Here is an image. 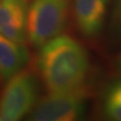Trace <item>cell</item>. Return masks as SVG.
<instances>
[{
  "mask_svg": "<svg viewBox=\"0 0 121 121\" xmlns=\"http://www.w3.org/2000/svg\"><path fill=\"white\" fill-rule=\"evenodd\" d=\"M36 66L48 92L64 93L84 86L89 58L79 41L60 35L40 47Z\"/></svg>",
  "mask_w": 121,
  "mask_h": 121,
  "instance_id": "obj_1",
  "label": "cell"
},
{
  "mask_svg": "<svg viewBox=\"0 0 121 121\" xmlns=\"http://www.w3.org/2000/svg\"><path fill=\"white\" fill-rule=\"evenodd\" d=\"M111 30L117 39H121V0H116L111 17Z\"/></svg>",
  "mask_w": 121,
  "mask_h": 121,
  "instance_id": "obj_9",
  "label": "cell"
},
{
  "mask_svg": "<svg viewBox=\"0 0 121 121\" xmlns=\"http://www.w3.org/2000/svg\"><path fill=\"white\" fill-rule=\"evenodd\" d=\"M88 90L84 86L64 93H50L35 105L29 115L33 121H75L86 112Z\"/></svg>",
  "mask_w": 121,
  "mask_h": 121,
  "instance_id": "obj_4",
  "label": "cell"
},
{
  "mask_svg": "<svg viewBox=\"0 0 121 121\" xmlns=\"http://www.w3.org/2000/svg\"><path fill=\"white\" fill-rule=\"evenodd\" d=\"M39 96L35 74L22 70L11 77L0 94V121H16L31 111Z\"/></svg>",
  "mask_w": 121,
  "mask_h": 121,
  "instance_id": "obj_3",
  "label": "cell"
},
{
  "mask_svg": "<svg viewBox=\"0 0 121 121\" xmlns=\"http://www.w3.org/2000/svg\"><path fill=\"white\" fill-rule=\"evenodd\" d=\"M28 0H0V35L24 43Z\"/></svg>",
  "mask_w": 121,
  "mask_h": 121,
  "instance_id": "obj_5",
  "label": "cell"
},
{
  "mask_svg": "<svg viewBox=\"0 0 121 121\" xmlns=\"http://www.w3.org/2000/svg\"><path fill=\"white\" fill-rule=\"evenodd\" d=\"M70 12V0H32L28 6L26 37L35 48L62 35Z\"/></svg>",
  "mask_w": 121,
  "mask_h": 121,
  "instance_id": "obj_2",
  "label": "cell"
},
{
  "mask_svg": "<svg viewBox=\"0 0 121 121\" xmlns=\"http://www.w3.org/2000/svg\"><path fill=\"white\" fill-rule=\"evenodd\" d=\"M103 109L109 119L121 121V80L113 83L106 90Z\"/></svg>",
  "mask_w": 121,
  "mask_h": 121,
  "instance_id": "obj_8",
  "label": "cell"
},
{
  "mask_svg": "<svg viewBox=\"0 0 121 121\" xmlns=\"http://www.w3.org/2000/svg\"><path fill=\"white\" fill-rule=\"evenodd\" d=\"M29 62V52L24 43L0 35V79L8 81Z\"/></svg>",
  "mask_w": 121,
  "mask_h": 121,
  "instance_id": "obj_7",
  "label": "cell"
},
{
  "mask_svg": "<svg viewBox=\"0 0 121 121\" xmlns=\"http://www.w3.org/2000/svg\"><path fill=\"white\" fill-rule=\"evenodd\" d=\"M109 0H73V12L79 31L95 37L102 31Z\"/></svg>",
  "mask_w": 121,
  "mask_h": 121,
  "instance_id": "obj_6",
  "label": "cell"
},
{
  "mask_svg": "<svg viewBox=\"0 0 121 121\" xmlns=\"http://www.w3.org/2000/svg\"><path fill=\"white\" fill-rule=\"evenodd\" d=\"M116 66H117V69H118V71L121 73V54L118 56V58H117V60H116Z\"/></svg>",
  "mask_w": 121,
  "mask_h": 121,
  "instance_id": "obj_10",
  "label": "cell"
}]
</instances>
